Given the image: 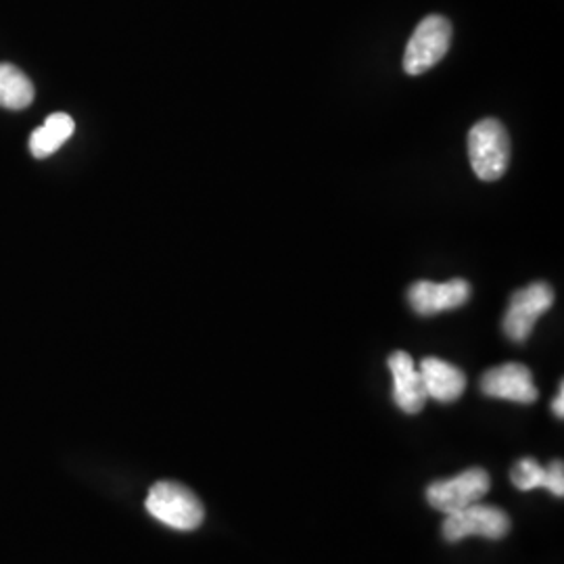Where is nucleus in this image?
Wrapping results in <instances>:
<instances>
[{"mask_svg": "<svg viewBox=\"0 0 564 564\" xmlns=\"http://www.w3.org/2000/svg\"><path fill=\"white\" fill-rule=\"evenodd\" d=\"M552 410H554V414L558 416V419H563L564 416V384L561 383L558 387V395H556V400L552 402Z\"/></svg>", "mask_w": 564, "mask_h": 564, "instance_id": "4468645a", "label": "nucleus"}, {"mask_svg": "<svg viewBox=\"0 0 564 564\" xmlns=\"http://www.w3.org/2000/svg\"><path fill=\"white\" fill-rule=\"evenodd\" d=\"M76 123L67 113H53L30 137V151L36 160H44L57 153L65 142L72 139Z\"/></svg>", "mask_w": 564, "mask_h": 564, "instance_id": "f8f14e48", "label": "nucleus"}, {"mask_svg": "<svg viewBox=\"0 0 564 564\" xmlns=\"http://www.w3.org/2000/svg\"><path fill=\"white\" fill-rule=\"evenodd\" d=\"M419 372L423 377L426 398L437 402H456L466 389V375L454 364L445 362L440 358H424Z\"/></svg>", "mask_w": 564, "mask_h": 564, "instance_id": "9d476101", "label": "nucleus"}, {"mask_svg": "<svg viewBox=\"0 0 564 564\" xmlns=\"http://www.w3.org/2000/svg\"><path fill=\"white\" fill-rule=\"evenodd\" d=\"M144 506L153 519L178 531H193L205 519L202 500L188 487L176 481L153 485Z\"/></svg>", "mask_w": 564, "mask_h": 564, "instance_id": "f03ea898", "label": "nucleus"}, {"mask_svg": "<svg viewBox=\"0 0 564 564\" xmlns=\"http://www.w3.org/2000/svg\"><path fill=\"white\" fill-rule=\"evenodd\" d=\"M491 489V479L484 468H468L460 475L435 481L426 489V500L435 510L449 514L481 502Z\"/></svg>", "mask_w": 564, "mask_h": 564, "instance_id": "20e7f679", "label": "nucleus"}, {"mask_svg": "<svg viewBox=\"0 0 564 564\" xmlns=\"http://www.w3.org/2000/svg\"><path fill=\"white\" fill-rule=\"evenodd\" d=\"M481 391L489 398L508 402L533 403L538 400V387L531 370L519 362L502 364L487 370L481 379Z\"/></svg>", "mask_w": 564, "mask_h": 564, "instance_id": "6e6552de", "label": "nucleus"}, {"mask_svg": "<svg viewBox=\"0 0 564 564\" xmlns=\"http://www.w3.org/2000/svg\"><path fill=\"white\" fill-rule=\"evenodd\" d=\"M452 44V23L442 15L424 18L403 53V69L410 76H421L444 59Z\"/></svg>", "mask_w": 564, "mask_h": 564, "instance_id": "7ed1b4c3", "label": "nucleus"}, {"mask_svg": "<svg viewBox=\"0 0 564 564\" xmlns=\"http://www.w3.org/2000/svg\"><path fill=\"white\" fill-rule=\"evenodd\" d=\"M442 531L447 542H460L470 535L502 540L510 531V519L502 508L477 502L463 510L445 514Z\"/></svg>", "mask_w": 564, "mask_h": 564, "instance_id": "423d86ee", "label": "nucleus"}, {"mask_svg": "<svg viewBox=\"0 0 564 564\" xmlns=\"http://www.w3.org/2000/svg\"><path fill=\"white\" fill-rule=\"evenodd\" d=\"M554 305V291L547 282H533L517 291L506 310L505 333L510 341L524 343L540 316Z\"/></svg>", "mask_w": 564, "mask_h": 564, "instance_id": "39448f33", "label": "nucleus"}, {"mask_svg": "<svg viewBox=\"0 0 564 564\" xmlns=\"http://www.w3.org/2000/svg\"><path fill=\"white\" fill-rule=\"evenodd\" d=\"M387 366L393 375V400L405 414H419L426 403L423 377L410 354L395 351L389 356Z\"/></svg>", "mask_w": 564, "mask_h": 564, "instance_id": "1a4fd4ad", "label": "nucleus"}, {"mask_svg": "<svg viewBox=\"0 0 564 564\" xmlns=\"http://www.w3.org/2000/svg\"><path fill=\"white\" fill-rule=\"evenodd\" d=\"M470 284L464 279L449 282H414L408 291V302L421 316H433L447 310H456L470 300Z\"/></svg>", "mask_w": 564, "mask_h": 564, "instance_id": "0eeeda50", "label": "nucleus"}, {"mask_svg": "<svg viewBox=\"0 0 564 564\" xmlns=\"http://www.w3.org/2000/svg\"><path fill=\"white\" fill-rule=\"evenodd\" d=\"M468 160L481 181L494 182L505 176L510 163V139L500 121L487 118L470 128Z\"/></svg>", "mask_w": 564, "mask_h": 564, "instance_id": "f257e3e1", "label": "nucleus"}, {"mask_svg": "<svg viewBox=\"0 0 564 564\" xmlns=\"http://www.w3.org/2000/svg\"><path fill=\"white\" fill-rule=\"evenodd\" d=\"M510 479H512L514 487H519L523 491L545 487L558 498L564 496V466L561 460H554L547 466H542L533 458H523L512 468Z\"/></svg>", "mask_w": 564, "mask_h": 564, "instance_id": "9b49d317", "label": "nucleus"}, {"mask_svg": "<svg viewBox=\"0 0 564 564\" xmlns=\"http://www.w3.org/2000/svg\"><path fill=\"white\" fill-rule=\"evenodd\" d=\"M34 101V84L11 63H0V107L25 109Z\"/></svg>", "mask_w": 564, "mask_h": 564, "instance_id": "ddd939ff", "label": "nucleus"}]
</instances>
